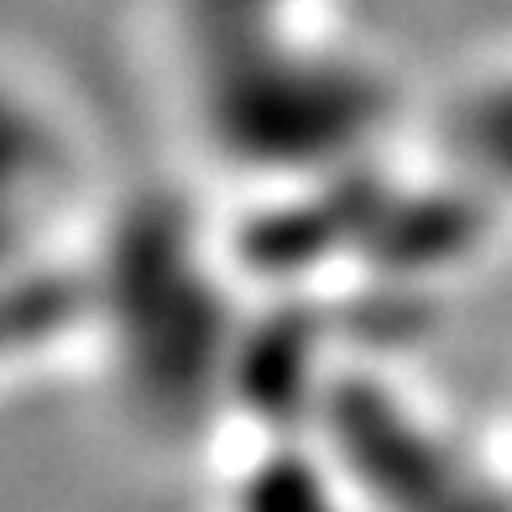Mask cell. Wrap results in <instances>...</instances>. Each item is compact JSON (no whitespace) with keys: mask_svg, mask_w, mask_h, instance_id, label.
Listing matches in <instances>:
<instances>
[{"mask_svg":"<svg viewBox=\"0 0 512 512\" xmlns=\"http://www.w3.org/2000/svg\"><path fill=\"white\" fill-rule=\"evenodd\" d=\"M445 173L492 215H512V58L460 89L445 126Z\"/></svg>","mask_w":512,"mask_h":512,"instance_id":"7a4b0ae2","label":"cell"},{"mask_svg":"<svg viewBox=\"0 0 512 512\" xmlns=\"http://www.w3.org/2000/svg\"><path fill=\"white\" fill-rule=\"evenodd\" d=\"M84 157L53 100L0 74V277L53 267L58 225L79 194Z\"/></svg>","mask_w":512,"mask_h":512,"instance_id":"6da1fadb","label":"cell"}]
</instances>
